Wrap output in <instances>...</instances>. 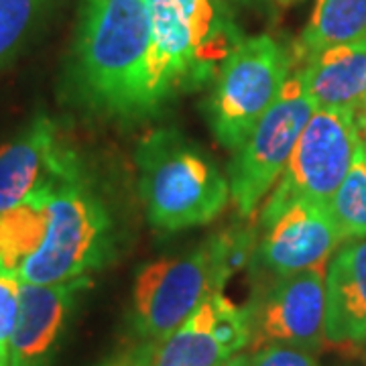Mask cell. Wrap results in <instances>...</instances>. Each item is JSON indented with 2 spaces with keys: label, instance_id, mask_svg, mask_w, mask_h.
I'll use <instances>...</instances> for the list:
<instances>
[{
  "label": "cell",
  "instance_id": "obj_6",
  "mask_svg": "<svg viewBox=\"0 0 366 366\" xmlns=\"http://www.w3.org/2000/svg\"><path fill=\"white\" fill-rule=\"evenodd\" d=\"M291 55L273 37H242L212 79L208 120L218 143L236 149L281 96Z\"/></svg>",
  "mask_w": 366,
  "mask_h": 366
},
{
  "label": "cell",
  "instance_id": "obj_19",
  "mask_svg": "<svg viewBox=\"0 0 366 366\" xmlns=\"http://www.w3.org/2000/svg\"><path fill=\"white\" fill-rule=\"evenodd\" d=\"M327 208L344 240L366 236V157L365 147L356 153L352 167Z\"/></svg>",
  "mask_w": 366,
  "mask_h": 366
},
{
  "label": "cell",
  "instance_id": "obj_13",
  "mask_svg": "<svg viewBox=\"0 0 366 366\" xmlns=\"http://www.w3.org/2000/svg\"><path fill=\"white\" fill-rule=\"evenodd\" d=\"M90 283V277H84L61 285H21L9 366H51L79 293Z\"/></svg>",
  "mask_w": 366,
  "mask_h": 366
},
{
  "label": "cell",
  "instance_id": "obj_12",
  "mask_svg": "<svg viewBox=\"0 0 366 366\" xmlns=\"http://www.w3.org/2000/svg\"><path fill=\"white\" fill-rule=\"evenodd\" d=\"M78 163L51 118H33L14 139L0 144V212L23 204Z\"/></svg>",
  "mask_w": 366,
  "mask_h": 366
},
{
  "label": "cell",
  "instance_id": "obj_9",
  "mask_svg": "<svg viewBox=\"0 0 366 366\" xmlns=\"http://www.w3.org/2000/svg\"><path fill=\"white\" fill-rule=\"evenodd\" d=\"M247 307L249 350L295 346L314 352L326 338V269L267 281Z\"/></svg>",
  "mask_w": 366,
  "mask_h": 366
},
{
  "label": "cell",
  "instance_id": "obj_21",
  "mask_svg": "<svg viewBox=\"0 0 366 366\" xmlns=\"http://www.w3.org/2000/svg\"><path fill=\"white\" fill-rule=\"evenodd\" d=\"M247 366H320L310 350L295 346H264L247 354Z\"/></svg>",
  "mask_w": 366,
  "mask_h": 366
},
{
  "label": "cell",
  "instance_id": "obj_4",
  "mask_svg": "<svg viewBox=\"0 0 366 366\" xmlns=\"http://www.w3.org/2000/svg\"><path fill=\"white\" fill-rule=\"evenodd\" d=\"M137 169L147 216L159 230L204 226L230 199V183L218 165L173 129L144 137L137 149Z\"/></svg>",
  "mask_w": 366,
  "mask_h": 366
},
{
  "label": "cell",
  "instance_id": "obj_20",
  "mask_svg": "<svg viewBox=\"0 0 366 366\" xmlns=\"http://www.w3.org/2000/svg\"><path fill=\"white\" fill-rule=\"evenodd\" d=\"M21 279L16 271L0 267V360L9 366V348L21 310Z\"/></svg>",
  "mask_w": 366,
  "mask_h": 366
},
{
  "label": "cell",
  "instance_id": "obj_17",
  "mask_svg": "<svg viewBox=\"0 0 366 366\" xmlns=\"http://www.w3.org/2000/svg\"><path fill=\"white\" fill-rule=\"evenodd\" d=\"M47 232V197L41 189L23 204L0 212V267H19L41 247Z\"/></svg>",
  "mask_w": 366,
  "mask_h": 366
},
{
  "label": "cell",
  "instance_id": "obj_1",
  "mask_svg": "<svg viewBox=\"0 0 366 366\" xmlns=\"http://www.w3.org/2000/svg\"><path fill=\"white\" fill-rule=\"evenodd\" d=\"M67 90L81 108L106 117L155 112L144 0H81Z\"/></svg>",
  "mask_w": 366,
  "mask_h": 366
},
{
  "label": "cell",
  "instance_id": "obj_2",
  "mask_svg": "<svg viewBox=\"0 0 366 366\" xmlns=\"http://www.w3.org/2000/svg\"><path fill=\"white\" fill-rule=\"evenodd\" d=\"M254 232L228 230L179 257L149 262L132 291V322L151 344H159L182 326L197 307L220 293L226 281L252 257Z\"/></svg>",
  "mask_w": 366,
  "mask_h": 366
},
{
  "label": "cell",
  "instance_id": "obj_18",
  "mask_svg": "<svg viewBox=\"0 0 366 366\" xmlns=\"http://www.w3.org/2000/svg\"><path fill=\"white\" fill-rule=\"evenodd\" d=\"M55 4L57 0H0V67L25 49Z\"/></svg>",
  "mask_w": 366,
  "mask_h": 366
},
{
  "label": "cell",
  "instance_id": "obj_15",
  "mask_svg": "<svg viewBox=\"0 0 366 366\" xmlns=\"http://www.w3.org/2000/svg\"><path fill=\"white\" fill-rule=\"evenodd\" d=\"M326 338L366 342V236L344 240L326 269Z\"/></svg>",
  "mask_w": 366,
  "mask_h": 366
},
{
  "label": "cell",
  "instance_id": "obj_22",
  "mask_svg": "<svg viewBox=\"0 0 366 366\" xmlns=\"http://www.w3.org/2000/svg\"><path fill=\"white\" fill-rule=\"evenodd\" d=\"M153 350L155 344L147 342L141 348H134L129 352H122L110 358L104 366H151V358H153Z\"/></svg>",
  "mask_w": 366,
  "mask_h": 366
},
{
  "label": "cell",
  "instance_id": "obj_10",
  "mask_svg": "<svg viewBox=\"0 0 366 366\" xmlns=\"http://www.w3.org/2000/svg\"><path fill=\"white\" fill-rule=\"evenodd\" d=\"M252 250V269L267 281L327 269V262L344 242L327 204L293 202L271 222L261 226Z\"/></svg>",
  "mask_w": 366,
  "mask_h": 366
},
{
  "label": "cell",
  "instance_id": "obj_3",
  "mask_svg": "<svg viewBox=\"0 0 366 366\" xmlns=\"http://www.w3.org/2000/svg\"><path fill=\"white\" fill-rule=\"evenodd\" d=\"M151 23L155 110L177 92L214 79L242 39L226 0H144Z\"/></svg>",
  "mask_w": 366,
  "mask_h": 366
},
{
  "label": "cell",
  "instance_id": "obj_26",
  "mask_svg": "<svg viewBox=\"0 0 366 366\" xmlns=\"http://www.w3.org/2000/svg\"><path fill=\"white\" fill-rule=\"evenodd\" d=\"M362 147H365V157H366V137H365V143H362Z\"/></svg>",
  "mask_w": 366,
  "mask_h": 366
},
{
  "label": "cell",
  "instance_id": "obj_5",
  "mask_svg": "<svg viewBox=\"0 0 366 366\" xmlns=\"http://www.w3.org/2000/svg\"><path fill=\"white\" fill-rule=\"evenodd\" d=\"M47 232L21 267L25 285H61L100 269L112 252V218L78 165L45 187Z\"/></svg>",
  "mask_w": 366,
  "mask_h": 366
},
{
  "label": "cell",
  "instance_id": "obj_23",
  "mask_svg": "<svg viewBox=\"0 0 366 366\" xmlns=\"http://www.w3.org/2000/svg\"><path fill=\"white\" fill-rule=\"evenodd\" d=\"M220 366H247V354H236V356H232L230 360H226Z\"/></svg>",
  "mask_w": 366,
  "mask_h": 366
},
{
  "label": "cell",
  "instance_id": "obj_27",
  "mask_svg": "<svg viewBox=\"0 0 366 366\" xmlns=\"http://www.w3.org/2000/svg\"><path fill=\"white\" fill-rule=\"evenodd\" d=\"M0 366H6V365H4V362H2V360H0Z\"/></svg>",
  "mask_w": 366,
  "mask_h": 366
},
{
  "label": "cell",
  "instance_id": "obj_8",
  "mask_svg": "<svg viewBox=\"0 0 366 366\" xmlns=\"http://www.w3.org/2000/svg\"><path fill=\"white\" fill-rule=\"evenodd\" d=\"M315 104L293 71L267 114L234 149L228 167L230 197L240 216H252L287 165Z\"/></svg>",
  "mask_w": 366,
  "mask_h": 366
},
{
  "label": "cell",
  "instance_id": "obj_16",
  "mask_svg": "<svg viewBox=\"0 0 366 366\" xmlns=\"http://www.w3.org/2000/svg\"><path fill=\"white\" fill-rule=\"evenodd\" d=\"M366 43V0H315L314 13L291 51L293 67L332 45Z\"/></svg>",
  "mask_w": 366,
  "mask_h": 366
},
{
  "label": "cell",
  "instance_id": "obj_25",
  "mask_svg": "<svg viewBox=\"0 0 366 366\" xmlns=\"http://www.w3.org/2000/svg\"><path fill=\"white\" fill-rule=\"evenodd\" d=\"M281 4H291V2H297V0H279Z\"/></svg>",
  "mask_w": 366,
  "mask_h": 366
},
{
  "label": "cell",
  "instance_id": "obj_14",
  "mask_svg": "<svg viewBox=\"0 0 366 366\" xmlns=\"http://www.w3.org/2000/svg\"><path fill=\"white\" fill-rule=\"evenodd\" d=\"M317 110H348L366 134V43L332 45L295 66Z\"/></svg>",
  "mask_w": 366,
  "mask_h": 366
},
{
  "label": "cell",
  "instance_id": "obj_11",
  "mask_svg": "<svg viewBox=\"0 0 366 366\" xmlns=\"http://www.w3.org/2000/svg\"><path fill=\"white\" fill-rule=\"evenodd\" d=\"M247 307L214 293L169 338L155 344L151 366H220L249 348Z\"/></svg>",
  "mask_w": 366,
  "mask_h": 366
},
{
  "label": "cell",
  "instance_id": "obj_7",
  "mask_svg": "<svg viewBox=\"0 0 366 366\" xmlns=\"http://www.w3.org/2000/svg\"><path fill=\"white\" fill-rule=\"evenodd\" d=\"M362 147V132L348 110H315L267 197L259 226L271 222L293 202L330 204Z\"/></svg>",
  "mask_w": 366,
  "mask_h": 366
},
{
  "label": "cell",
  "instance_id": "obj_24",
  "mask_svg": "<svg viewBox=\"0 0 366 366\" xmlns=\"http://www.w3.org/2000/svg\"><path fill=\"white\" fill-rule=\"evenodd\" d=\"M232 2H238V4H259L261 0H232Z\"/></svg>",
  "mask_w": 366,
  "mask_h": 366
}]
</instances>
